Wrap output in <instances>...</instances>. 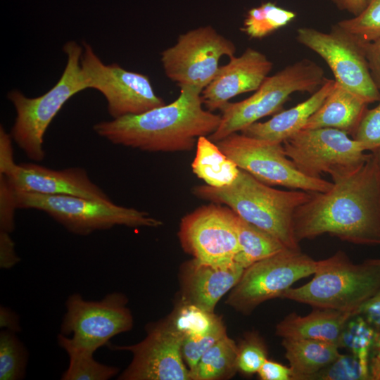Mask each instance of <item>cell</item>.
<instances>
[{
  "mask_svg": "<svg viewBox=\"0 0 380 380\" xmlns=\"http://www.w3.org/2000/svg\"><path fill=\"white\" fill-rule=\"evenodd\" d=\"M332 186L315 192L297 208L296 241L324 234L358 245H380V158L371 152L354 170L331 178Z\"/></svg>",
  "mask_w": 380,
  "mask_h": 380,
  "instance_id": "1",
  "label": "cell"
},
{
  "mask_svg": "<svg viewBox=\"0 0 380 380\" xmlns=\"http://www.w3.org/2000/svg\"><path fill=\"white\" fill-rule=\"evenodd\" d=\"M220 120V115L203 108L201 92L182 87L169 104L101 121L93 129L116 145L148 152H183L192 151L200 137L213 134Z\"/></svg>",
  "mask_w": 380,
  "mask_h": 380,
  "instance_id": "2",
  "label": "cell"
},
{
  "mask_svg": "<svg viewBox=\"0 0 380 380\" xmlns=\"http://www.w3.org/2000/svg\"><path fill=\"white\" fill-rule=\"evenodd\" d=\"M193 194L231 208L237 215L279 239L286 248L300 249L293 229V215L312 192L279 190L240 169L230 185L215 188L206 184L192 189Z\"/></svg>",
  "mask_w": 380,
  "mask_h": 380,
  "instance_id": "3",
  "label": "cell"
},
{
  "mask_svg": "<svg viewBox=\"0 0 380 380\" xmlns=\"http://www.w3.org/2000/svg\"><path fill=\"white\" fill-rule=\"evenodd\" d=\"M312 279L291 287L281 298L357 315L362 305L380 289V266L365 260L355 264L343 251L318 260Z\"/></svg>",
  "mask_w": 380,
  "mask_h": 380,
  "instance_id": "4",
  "label": "cell"
},
{
  "mask_svg": "<svg viewBox=\"0 0 380 380\" xmlns=\"http://www.w3.org/2000/svg\"><path fill=\"white\" fill-rule=\"evenodd\" d=\"M63 51L67 55V63L61 78L51 89L34 98L27 97L16 89L7 94L16 111L11 135L33 161L40 162L44 158V134L63 106L72 96L88 89L80 65L82 46L69 41L65 44Z\"/></svg>",
  "mask_w": 380,
  "mask_h": 380,
  "instance_id": "5",
  "label": "cell"
},
{
  "mask_svg": "<svg viewBox=\"0 0 380 380\" xmlns=\"http://www.w3.org/2000/svg\"><path fill=\"white\" fill-rule=\"evenodd\" d=\"M326 80L324 69L310 59L289 65L268 76L248 98L223 106L219 126L208 138L217 143L233 133L241 132L260 119L280 112L292 94H312Z\"/></svg>",
  "mask_w": 380,
  "mask_h": 380,
  "instance_id": "6",
  "label": "cell"
},
{
  "mask_svg": "<svg viewBox=\"0 0 380 380\" xmlns=\"http://www.w3.org/2000/svg\"><path fill=\"white\" fill-rule=\"evenodd\" d=\"M18 208L43 211L77 235L117 225L129 227H158L163 222L146 211L106 202L68 195H48L16 191Z\"/></svg>",
  "mask_w": 380,
  "mask_h": 380,
  "instance_id": "7",
  "label": "cell"
},
{
  "mask_svg": "<svg viewBox=\"0 0 380 380\" xmlns=\"http://www.w3.org/2000/svg\"><path fill=\"white\" fill-rule=\"evenodd\" d=\"M127 303V296L118 292L108 293L99 301L72 294L65 303L58 343L94 353L115 336L132 329L134 319Z\"/></svg>",
  "mask_w": 380,
  "mask_h": 380,
  "instance_id": "8",
  "label": "cell"
},
{
  "mask_svg": "<svg viewBox=\"0 0 380 380\" xmlns=\"http://www.w3.org/2000/svg\"><path fill=\"white\" fill-rule=\"evenodd\" d=\"M317 265L318 260L300 249L286 248L245 268L226 303L248 315L261 303L281 298L296 281L313 274Z\"/></svg>",
  "mask_w": 380,
  "mask_h": 380,
  "instance_id": "9",
  "label": "cell"
},
{
  "mask_svg": "<svg viewBox=\"0 0 380 380\" xmlns=\"http://www.w3.org/2000/svg\"><path fill=\"white\" fill-rule=\"evenodd\" d=\"M217 145L239 168L262 183L309 192H324L333 182L303 174L285 153L282 143L233 133Z\"/></svg>",
  "mask_w": 380,
  "mask_h": 380,
  "instance_id": "10",
  "label": "cell"
},
{
  "mask_svg": "<svg viewBox=\"0 0 380 380\" xmlns=\"http://www.w3.org/2000/svg\"><path fill=\"white\" fill-rule=\"evenodd\" d=\"M284 151L304 175L331 178L350 172L371 153L347 133L334 128L300 129L283 141Z\"/></svg>",
  "mask_w": 380,
  "mask_h": 380,
  "instance_id": "11",
  "label": "cell"
},
{
  "mask_svg": "<svg viewBox=\"0 0 380 380\" xmlns=\"http://www.w3.org/2000/svg\"><path fill=\"white\" fill-rule=\"evenodd\" d=\"M236 48L210 25L182 34L175 44L160 53L166 77L179 88L189 87L201 92L213 80L220 58L235 56Z\"/></svg>",
  "mask_w": 380,
  "mask_h": 380,
  "instance_id": "12",
  "label": "cell"
},
{
  "mask_svg": "<svg viewBox=\"0 0 380 380\" xmlns=\"http://www.w3.org/2000/svg\"><path fill=\"white\" fill-rule=\"evenodd\" d=\"M296 39L324 60L341 86L368 103L380 101V90L372 77L361 41L337 24L328 32L300 27Z\"/></svg>",
  "mask_w": 380,
  "mask_h": 380,
  "instance_id": "13",
  "label": "cell"
},
{
  "mask_svg": "<svg viewBox=\"0 0 380 380\" xmlns=\"http://www.w3.org/2000/svg\"><path fill=\"white\" fill-rule=\"evenodd\" d=\"M83 48L80 65L88 89L103 95L113 119L141 114L165 104L147 75L125 70L118 63L104 64L87 42Z\"/></svg>",
  "mask_w": 380,
  "mask_h": 380,
  "instance_id": "14",
  "label": "cell"
},
{
  "mask_svg": "<svg viewBox=\"0 0 380 380\" xmlns=\"http://www.w3.org/2000/svg\"><path fill=\"white\" fill-rule=\"evenodd\" d=\"M238 215L227 205L210 203L181 220L178 238L193 258L208 263L234 261L239 252Z\"/></svg>",
  "mask_w": 380,
  "mask_h": 380,
  "instance_id": "15",
  "label": "cell"
},
{
  "mask_svg": "<svg viewBox=\"0 0 380 380\" xmlns=\"http://www.w3.org/2000/svg\"><path fill=\"white\" fill-rule=\"evenodd\" d=\"M184 336L169 317L147 327L146 336L129 346H110L115 350L132 354L120 380H190L189 371L182 355Z\"/></svg>",
  "mask_w": 380,
  "mask_h": 380,
  "instance_id": "16",
  "label": "cell"
},
{
  "mask_svg": "<svg viewBox=\"0 0 380 380\" xmlns=\"http://www.w3.org/2000/svg\"><path fill=\"white\" fill-rule=\"evenodd\" d=\"M272 66L263 53L250 47L241 56L229 58L203 90L204 106L211 112L221 110L233 97L255 91L268 77Z\"/></svg>",
  "mask_w": 380,
  "mask_h": 380,
  "instance_id": "17",
  "label": "cell"
},
{
  "mask_svg": "<svg viewBox=\"0 0 380 380\" xmlns=\"http://www.w3.org/2000/svg\"><path fill=\"white\" fill-rule=\"evenodd\" d=\"M6 176L16 191L112 201L82 167L53 170L39 164L22 163Z\"/></svg>",
  "mask_w": 380,
  "mask_h": 380,
  "instance_id": "18",
  "label": "cell"
},
{
  "mask_svg": "<svg viewBox=\"0 0 380 380\" xmlns=\"http://www.w3.org/2000/svg\"><path fill=\"white\" fill-rule=\"evenodd\" d=\"M243 270L234 261L208 263L192 258L179 271V301L214 312L219 300L237 284Z\"/></svg>",
  "mask_w": 380,
  "mask_h": 380,
  "instance_id": "19",
  "label": "cell"
},
{
  "mask_svg": "<svg viewBox=\"0 0 380 380\" xmlns=\"http://www.w3.org/2000/svg\"><path fill=\"white\" fill-rule=\"evenodd\" d=\"M334 83L335 80L327 78L324 83L304 101L281 110L267 121L256 122L240 132L259 139L283 143L303 129L308 120L322 104Z\"/></svg>",
  "mask_w": 380,
  "mask_h": 380,
  "instance_id": "20",
  "label": "cell"
},
{
  "mask_svg": "<svg viewBox=\"0 0 380 380\" xmlns=\"http://www.w3.org/2000/svg\"><path fill=\"white\" fill-rule=\"evenodd\" d=\"M368 104L335 81L329 95L302 129L334 128L353 137L368 109Z\"/></svg>",
  "mask_w": 380,
  "mask_h": 380,
  "instance_id": "21",
  "label": "cell"
},
{
  "mask_svg": "<svg viewBox=\"0 0 380 380\" xmlns=\"http://www.w3.org/2000/svg\"><path fill=\"white\" fill-rule=\"evenodd\" d=\"M354 315L327 308H315L303 316L291 312L276 325L275 334L281 338L314 339L337 345L344 325Z\"/></svg>",
  "mask_w": 380,
  "mask_h": 380,
  "instance_id": "22",
  "label": "cell"
},
{
  "mask_svg": "<svg viewBox=\"0 0 380 380\" xmlns=\"http://www.w3.org/2000/svg\"><path fill=\"white\" fill-rule=\"evenodd\" d=\"M293 380H312L340 354L334 343L307 338H281Z\"/></svg>",
  "mask_w": 380,
  "mask_h": 380,
  "instance_id": "23",
  "label": "cell"
},
{
  "mask_svg": "<svg viewBox=\"0 0 380 380\" xmlns=\"http://www.w3.org/2000/svg\"><path fill=\"white\" fill-rule=\"evenodd\" d=\"M195 148L191 169L206 185L220 188L236 179L240 168L208 137H200Z\"/></svg>",
  "mask_w": 380,
  "mask_h": 380,
  "instance_id": "24",
  "label": "cell"
},
{
  "mask_svg": "<svg viewBox=\"0 0 380 380\" xmlns=\"http://www.w3.org/2000/svg\"><path fill=\"white\" fill-rule=\"evenodd\" d=\"M236 232L239 249L234 260L243 269L286 248L279 239L239 215Z\"/></svg>",
  "mask_w": 380,
  "mask_h": 380,
  "instance_id": "25",
  "label": "cell"
},
{
  "mask_svg": "<svg viewBox=\"0 0 380 380\" xmlns=\"http://www.w3.org/2000/svg\"><path fill=\"white\" fill-rule=\"evenodd\" d=\"M237 350V344L227 334L189 370L190 380H221L232 377L238 372Z\"/></svg>",
  "mask_w": 380,
  "mask_h": 380,
  "instance_id": "26",
  "label": "cell"
},
{
  "mask_svg": "<svg viewBox=\"0 0 380 380\" xmlns=\"http://www.w3.org/2000/svg\"><path fill=\"white\" fill-rule=\"evenodd\" d=\"M380 333L360 315L351 317L341 333L338 346L357 356L364 366L370 369V355L378 343Z\"/></svg>",
  "mask_w": 380,
  "mask_h": 380,
  "instance_id": "27",
  "label": "cell"
},
{
  "mask_svg": "<svg viewBox=\"0 0 380 380\" xmlns=\"http://www.w3.org/2000/svg\"><path fill=\"white\" fill-rule=\"evenodd\" d=\"M296 16L295 12L267 1L248 11L241 30L251 38L262 39L286 26Z\"/></svg>",
  "mask_w": 380,
  "mask_h": 380,
  "instance_id": "28",
  "label": "cell"
},
{
  "mask_svg": "<svg viewBox=\"0 0 380 380\" xmlns=\"http://www.w3.org/2000/svg\"><path fill=\"white\" fill-rule=\"evenodd\" d=\"M58 345L67 353L69 365L61 376L63 380H108L119 372L116 367L102 364L94 353L75 348L65 343Z\"/></svg>",
  "mask_w": 380,
  "mask_h": 380,
  "instance_id": "29",
  "label": "cell"
},
{
  "mask_svg": "<svg viewBox=\"0 0 380 380\" xmlns=\"http://www.w3.org/2000/svg\"><path fill=\"white\" fill-rule=\"evenodd\" d=\"M184 338L210 330L222 317L196 305L179 301L167 316Z\"/></svg>",
  "mask_w": 380,
  "mask_h": 380,
  "instance_id": "30",
  "label": "cell"
},
{
  "mask_svg": "<svg viewBox=\"0 0 380 380\" xmlns=\"http://www.w3.org/2000/svg\"><path fill=\"white\" fill-rule=\"evenodd\" d=\"M27 361V351L15 333L3 329L0 333V379H22Z\"/></svg>",
  "mask_w": 380,
  "mask_h": 380,
  "instance_id": "31",
  "label": "cell"
},
{
  "mask_svg": "<svg viewBox=\"0 0 380 380\" xmlns=\"http://www.w3.org/2000/svg\"><path fill=\"white\" fill-rule=\"evenodd\" d=\"M337 25L362 42L380 37V0H367L365 8L352 18L342 20Z\"/></svg>",
  "mask_w": 380,
  "mask_h": 380,
  "instance_id": "32",
  "label": "cell"
},
{
  "mask_svg": "<svg viewBox=\"0 0 380 380\" xmlns=\"http://www.w3.org/2000/svg\"><path fill=\"white\" fill-rule=\"evenodd\" d=\"M237 346L238 372L245 375L257 373L267 359V348L263 338L257 331H248Z\"/></svg>",
  "mask_w": 380,
  "mask_h": 380,
  "instance_id": "33",
  "label": "cell"
},
{
  "mask_svg": "<svg viewBox=\"0 0 380 380\" xmlns=\"http://www.w3.org/2000/svg\"><path fill=\"white\" fill-rule=\"evenodd\" d=\"M226 326L221 317L209 331L186 336L182 345V355L189 370L193 369L203 355L227 335Z\"/></svg>",
  "mask_w": 380,
  "mask_h": 380,
  "instance_id": "34",
  "label": "cell"
},
{
  "mask_svg": "<svg viewBox=\"0 0 380 380\" xmlns=\"http://www.w3.org/2000/svg\"><path fill=\"white\" fill-rule=\"evenodd\" d=\"M320 380L371 379L370 369L363 365L355 355L340 354L332 362L312 379Z\"/></svg>",
  "mask_w": 380,
  "mask_h": 380,
  "instance_id": "35",
  "label": "cell"
},
{
  "mask_svg": "<svg viewBox=\"0 0 380 380\" xmlns=\"http://www.w3.org/2000/svg\"><path fill=\"white\" fill-rule=\"evenodd\" d=\"M364 114L353 138L359 141L365 150L375 152L380 150V101Z\"/></svg>",
  "mask_w": 380,
  "mask_h": 380,
  "instance_id": "36",
  "label": "cell"
},
{
  "mask_svg": "<svg viewBox=\"0 0 380 380\" xmlns=\"http://www.w3.org/2000/svg\"><path fill=\"white\" fill-rule=\"evenodd\" d=\"M18 209L15 189L6 175L0 174V231L15 229V212Z\"/></svg>",
  "mask_w": 380,
  "mask_h": 380,
  "instance_id": "37",
  "label": "cell"
},
{
  "mask_svg": "<svg viewBox=\"0 0 380 380\" xmlns=\"http://www.w3.org/2000/svg\"><path fill=\"white\" fill-rule=\"evenodd\" d=\"M12 137L0 127V174L8 175L16 166L13 157Z\"/></svg>",
  "mask_w": 380,
  "mask_h": 380,
  "instance_id": "38",
  "label": "cell"
},
{
  "mask_svg": "<svg viewBox=\"0 0 380 380\" xmlns=\"http://www.w3.org/2000/svg\"><path fill=\"white\" fill-rule=\"evenodd\" d=\"M361 43L372 77L380 90V37L370 42Z\"/></svg>",
  "mask_w": 380,
  "mask_h": 380,
  "instance_id": "39",
  "label": "cell"
},
{
  "mask_svg": "<svg viewBox=\"0 0 380 380\" xmlns=\"http://www.w3.org/2000/svg\"><path fill=\"white\" fill-rule=\"evenodd\" d=\"M262 380H293L290 367L267 359L258 371Z\"/></svg>",
  "mask_w": 380,
  "mask_h": 380,
  "instance_id": "40",
  "label": "cell"
},
{
  "mask_svg": "<svg viewBox=\"0 0 380 380\" xmlns=\"http://www.w3.org/2000/svg\"><path fill=\"white\" fill-rule=\"evenodd\" d=\"M10 234L0 231V267L1 269H10L20 260L16 253L15 243Z\"/></svg>",
  "mask_w": 380,
  "mask_h": 380,
  "instance_id": "41",
  "label": "cell"
},
{
  "mask_svg": "<svg viewBox=\"0 0 380 380\" xmlns=\"http://www.w3.org/2000/svg\"><path fill=\"white\" fill-rule=\"evenodd\" d=\"M357 315L380 333V289L362 305Z\"/></svg>",
  "mask_w": 380,
  "mask_h": 380,
  "instance_id": "42",
  "label": "cell"
},
{
  "mask_svg": "<svg viewBox=\"0 0 380 380\" xmlns=\"http://www.w3.org/2000/svg\"><path fill=\"white\" fill-rule=\"evenodd\" d=\"M0 326L15 333L20 331V326L18 316L8 308H0Z\"/></svg>",
  "mask_w": 380,
  "mask_h": 380,
  "instance_id": "43",
  "label": "cell"
},
{
  "mask_svg": "<svg viewBox=\"0 0 380 380\" xmlns=\"http://www.w3.org/2000/svg\"><path fill=\"white\" fill-rule=\"evenodd\" d=\"M338 8L358 15L365 7L367 0H331Z\"/></svg>",
  "mask_w": 380,
  "mask_h": 380,
  "instance_id": "44",
  "label": "cell"
},
{
  "mask_svg": "<svg viewBox=\"0 0 380 380\" xmlns=\"http://www.w3.org/2000/svg\"><path fill=\"white\" fill-rule=\"evenodd\" d=\"M372 380H380V362L372 356L370 362Z\"/></svg>",
  "mask_w": 380,
  "mask_h": 380,
  "instance_id": "45",
  "label": "cell"
},
{
  "mask_svg": "<svg viewBox=\"0 0 380 380\" xmlns=\"http://www.w3.org/2000/svg\"><path fill=\"white\" fill-rule=\"evenodd\" d=\"M373 354H374L373 357H374L379 361H380V336H379V338L378 340V343H377L376 346V348H375V349L374 350Z\"/></svg>",
  "mask_w": 380,
  "mask_h": 380,
  "instance_id": "46",
  "label": "cell"
},
{
  "mask_svg": "<svg viewBox=\"0 0 380 380\" xmlns=\"http://www.w3.org/2000/svg\"><path fill=\"white\" fill-rule=\"evenodd\" d=\"M368 262L380 266V259H368L365 260Z\"/></svg>",
  "mask_w": 380,
  "mask_h": 380,
  "instance_id": "47",
  "label": "cell"
},
{
  "mask_svg": "<svg viewBox=\"0 0 380 380\" xmlns=\"http://www.w3.org/2000/svg\"><path fill=\"white\" fill-rule=\"evenodd\" d=\"M378 153H379V158H380V150L379 151H377Z\"/></svg>",
  "mask_w": 380,
  "mask_h": 380,
  "instance_id": "48",
  "label": "cell"
}]
</instances>
